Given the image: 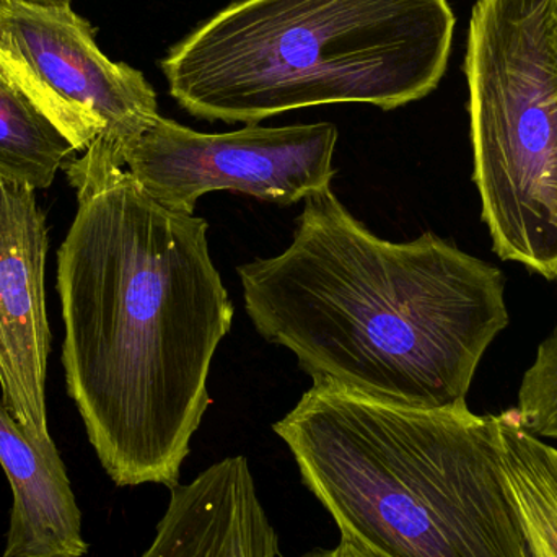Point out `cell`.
I'll use <instances>...</instances> for the list:
<instances>
[{
    "label": "cell",
    "mask_w": 557,
    "mask_h": 557,
    "mask_svg": "<svg viewBox=\"0 0 557 557\" xmlns=\"http://www.w3.org/2000/svg\"><path fill=\"white\" fill-rule=\"evenodd\" d=\"M61 170L77 195L55 282L69 396L116 486L173 490L235 313L208 221L159 205L101 137Z\"/></svg>",
    "instance_id": "6da1fadb"
},
{
    "label": "cell",
    "mask_w": 557,
    "mask_h": 557,
    "mask_svg": "<svg viewBox=\"0 0 557 557\" xmlns=\"http://www.w3.org/2000/svg\"><path fill=\"white\" fill-rule=\"evenodd\" d=\"M237 273L258 333L290 350L313 385L392 405H467L509 326L500 270L432 232L383 240L331 186L305 199L282 253Z\"/></svg>",
    "instance_id": "7a4b0ae2"
},
{
    "label": "cell",
    "mask_w": 557,
    "mask_h": 557,
    "mask_svg": "<svg viewBox=\"0 0 557 557\" xmlns=\"http://www.w3.org/2000/svg\"><path fill=\"white\" fill-rule=\"evenodd\" d=\"M273 429L341 539L369 555L532 557L497 416L313 385Z\"/></svg>",
    "instance_id": "3957f363"
},
{
    "label": "cell",
    "mask_w": 557,
    "mask_h": 557,
    "mask_svg": "<svg viewBox=\"0 0 557 557\" xmlns=\"http://www.w3.org/2000/svg\"><path fill=\"white\" fill-rule=\"evenodd\" d=\"M448 0H235L169 49V94L198 120L247 126L287 111L396 110L447 71Z\"/></svg>",
    "instance_id": "277c9868"
},
{
    "label": "cell",
    "mask_w": 557,
    "mask_h": 557,
    "mask_svg": "<svg viewBox=\"0 0 557 557\" xmlns=\"http://www.w3.org/2000/svg\"><path fill=\"white\" fill-rule=\"evenodd\" d=\"M546 0H478L468 32L481 215L504 261L557 278V72Z\"/></svg>",
    "instance_id": "5b68a950"
},
{
    "label": "cell",
    "mask_w": 557,
    "mask_h": 557,
    "mask_svg": "<svg viewBox=\"0 0 557 557\" xmlns=\"http://www.w3.org/2000/svg\"><path fill=\"white\" fill-rule=\"evenodd\" d=\"M0 65L75 152L101 137L120 153L160 116L146 75L111 61L71 5L0 0Z\"/></svg>",
    "instance_id": "8992f818"
},
{
    "label": "cell",
    "mask_w": 557,
    "mask_h": 557,
    "mask_svg": "<svg viewBox=\"0 0 557 557\" xmlns=\"http://www.w3.org/2000/svg\"><path fill=\"white\" fill-rule=\"evenodd\" d=\"M337 127L331 123L206 134L160 114L120 150L147 195L170 211L193 214L202 196L232 191L261 202L297 205L333 182Z\"/></svg>",
    "instance_id": "52a82bcc"
},
{
    "label": "cell",
    "mask_w": 557,
    "mask_h": 557,
    "mask_svg": "<svg viewBox=\"0 0 557 557\" xmlns=\"http://www.w3.org/2000/svg\"><path fill=\"white\" fill-rule=\"evenodd\" d=\"M48 225L35 189L0 183V389L7 411L49 458H61L46 412L51 327L46 313Z\"/></svg>",
    "instance_id": "ba28073f"
},
{
    "label": "cell",
    "mask_w": 557,
    "mask_h": 557,
    "mask_svg": "<svg viewBox=\"0 0 557 557\" xmlns=\"http://www.w3.org/2000/svg\"><path fill=\"white\" fill-rule=\"evenodd\" d=\"M156 536L140 557H281L247 458H224L170 490Z\"/></svg>",
    "instance_id": "9c48e42d"
},
{
    "label": "cell",
    "mask_w": 557,
    "mask_h": 557,
    "mask_svg": "<svg viewBox=\"0 0 557 557\" xmlns=\"http://www.w3.org/2000/svg\"><path fill=\"white\" fill-rule=\"evenodd\" d=\"M0 467L12 491L2 557H84L82 512L62 458H49L26 437L0 401Z\"/></svg>",
    "instance_id": "30bf717a"
},
{
    "label": "cell",
    "mask_w": 557,
    "mask_h": 557,
    "mask_svg": "<svg viewBox=\"0 0 557 557\" xmlns=\"http://www.w3.org/2000/svg\"><path fill=\"white\" fill-rule=\"evenodd\" d=\"M499 418L503 467L532 557H557V448L527 432L512 409Z\"/></svg>",
    "instance_id": "8fae6325"
},
{
    "label": "cell",
    "mask_w": 557,
    "mask_h": 557,
    "mask_svg": "<svg viewBox=\"0 0 557 557\" xmlns=\"http://www.w3.org/2000/svg\"><path fill=\"white\" fill-rule=\"evenodd\" d=\"M72 153L67 137L0 65V183L48 189Z\"/></svg>",
    "instance_id": "7c38bea8"
},
{
    "label": "cell",
    "mask_w": 557,
    "mask_h": 557,
    "mask_svg": "<svg viewBox=\"0 0 557 557\" xmlns=\"http://www.w3.org/2000/svg\"><path fill=\"white\" fill-rule=\"evenodd\" d=\"M519 424L542 441H557V330L536 350L512 409Z\"/></svg>",
    "instance_id": "4fadbf2b"
},
{
    "label": "cell",
    "mask_w": 557,
    "mask_h": 557,
    "mask_svg": "<svg viewBox=\"0 0 557 557\" xmlns=\"http://www.w3.org/2000/svg\"><path fill=\"white\" fill-rule=\"evenodd\" d=\"M300 557H375L369 555V553L360 549L359 546L354 545V543L347 542V540L341 539V542L337 543L333 548H318L313 549V552L307 553V555Z\"/></svg>",
    "instance_id": "5bb4252c"
},
{
    "label": "cell",
    "mask_w": 557,
    "mask_h": 557,
    "mask_svg": "<svg viewBox=\"0 0 557 557\" xmlns=\"http://www.w3.org/2000/svg\"><path fill=\"white\" fill-rule=\"evenodd\" d=\"M546 18H548V45L553 65L557 72V0H546Z\"/></svg>",
    "instance_id": "9a60e30c"
},
{
    "label": "cell",
    "mask_w": 557,
    "mask_h": 557,
    "mask_svg": "<svg viewBox=\"0 0 557 557\" xmlns=\"http://www.w3.org/2000/svg\"><path fill=\"white\" fill-rule=\"evenodd\" d=\"M22 2L39 3V5L69 7L71 0H22Z\"/></svg>",
    "instance_id": "2e32d148"
},
{
    "label": "cell",
    "mask_w": 557,
    "mask_h": 557,
    "mask_svg": "<svg viewBox=\"0 0 557 557\" xmlns=\"http://www.w3.org/2000/svg\"><path fill=\"white\" fill-rule=\"evenodd\" d=\"M555 214L557 219V169H556V176H555Z\"/></svg>",
    "instance_id": "e0dca14e"
}]
</instances>
